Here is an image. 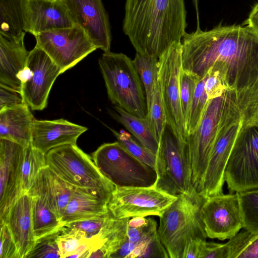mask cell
<instances>
[{"mask_svg": "<svg viewBox=\"0 0 258 258\" xmlns=\"http://www.w3.org/2000/svg\"><path fill=\"white\" fill-rule=\"evenodd\" d=\"M182 39V69L200 80L218 63L228 89L241 93L258 83V35L247 26L197 27Z\"/></svg>", "mask_w": 258, "mask_h": 258, "instance_id": "obj_1", "label": "cell"}, {"mask_svg": "<svg viewBox=\"0 0 258 258\" xmlns=\"http://www.w3.org/2000/svg\"><path fill=\"white\" fill-rule=\"evenodd\" d=\"M186 16L184 0H126L123 31L137 53L159 58L181 41Z\"/></svg>", "mask_w": 258, "mask_h": 258, "instance_id": "obj_2", "label": "cell"}, {"mask_svg": "<svg viewBox=\"0 0 258 258\" xmlns=\"http://www.w3.org/2000/svg\"><path fill=\"white\" fill-rule=\"evenodd\" d=\"M249 105L245 91L227 89L221 96L209 100L197 127L187 136L192 183L197 194L216 140L225 129L244 117Z\"/></svg>", "mask_w": 258, "mask_h": 258, "instance_id": "obj_3", "label": "cell"}, {"mask_svg": "<svg viewBox=\"0 0 258 258\" xmlns=\"http://www.w3.org/2000/svg\"><path fill=\"white\" fill-rule=\"evenodd\" d=\"M205 198L181 194L160 218L158 233L169 257L182 258L187 243L192 239L207 237L201 208Z\"/></svg>", "mask_w": 258, "mask_h": 258, "instance_id": "obj_4", "label": "cell"}, {"mask_svg": "<svg viewBox=\"0 0 258 258\" xmlns=\"http://www.w3.org/2000/svg\"><path fill=\"white\" fill-rule=\"evenodd\" d=\"M98 63L111 102L131 114L146 117V95L133 60L109 51L102 54Z\"/></svg>", "mask_w": 258, "mask_h": 258, "instance_id": "obj_5", "label": "cell"}, {"mask_svg": "<svg viewBox=\"0 0 258 258\" xmlns=\"http://www.w3.org/2000/svg\"><path fill=\"white\" fill-rule=\"evenodd\" d=\"M46 164L73 186L91 191L109 203L115 186L100 172L90 157L77 145L68 144L45 154Z\"/></svg>", "mask_w": 258, "mask_h": 258, "instance_id": "obj_6", "label": "cell"}, {"mask_svg": "<svg viewBox=\"0 0 258 258\" xmlns=\"http://www.w3.org/2000/svg\"><path fill=\"white\" fill-rule=\"evenodd\" d=\"M155 170L157 179L155 186L157 188L176 197L198 195L192 183L186 143L178 141L167 126L159 143Z\"/></svg>", "mask_w": 258, "mask_h": 258, "instance_id": "obj_7", "label": "cell"}, {"mask_svg": "<svg viewBox=\"0 0 258 258\" xmlns=\"http://www.w3.org/2000/svg\"><path fill=\"white\" fill-rule=\"evenodd\" d=\"M93 160L101 174L116 187H150L156 182L155 169L118 141L101 145L93 153Z\"/></svg>", "mask_w": 258, "mask_h": 258, "instance_id": "obj_8", "label": "cell"}, {"mask_svg": "<svg viewBox=\"0 0 258 258\" xmlns=\"http://www.w3.org/2000/svg\"><path fill=\"white\" fill-rule=\"evenodd\" d=\"M230 193L258 189V122L244 117L224 173Z\"/></svg>", "mask_w": 258, "mask_h": 258, "instance_id": "obj_9", "label": "cell"}, {"mask_svg": "<svg viewBox=\"0 0 258 258\" xmlns=\"http://www.w3.org/2000/svg\"><path fill=\"white\" fill-rule=\"evenodd\" d=\"M182 68V44L179 41L172 44L158 58V87L167 126L178 141L186 143L187 134L180 102V74Z\"/></svg>", "mask_w": 258, "mask_h": 258, "instance_id": "obj_10", "label": "cell"}, {"mask_svg": "<svg viewBox=\"0 0 258 258\" xmlns=\"http://www.w3.org/2000/svg\"><path fill=\"white\" fill-rule=\"evenodd\" d=\"M34 36L36 44L47 54L61 73L97 49L85 32L75 25L43 32Z\"/></svg>", "mask_w": 258, "mask_h": 258, "instance_id": "obj_11", "label": "cell"}, {"mask_svg": "<svg viewBox=\"0 0 258 258\" xmlns=\"http://www.w3.org/2000/svg\"><path fill=\"white\" fill-rule=\"evenodd\" d=\"M177 197L150 187H116L108 204L110 213L117 218L160 217Z\"/></svg>", "mask_w": 258, "mask_h": 258, "instance_id": "obj_12", "label": "cell"}, {"mask_svg": "<svg viewBox=\"0 0 258 258\" xmlns=\"http://www.w3.org/2000/svg\"><path fill=\"white\" fill-rule=\"evenodd\" d=\"M61 74L59 67L36 44L29 51L22 77L21 93L25 103L32 110H43L52 85Z\"/></svg>", "mask_w": 258, "mask_h": 258, "instance_id": "obj_13", "label": "cell"}, {"mask_svg": "<svg viewBox=\"0 0 258 258\" xmlns=\"http://www.w3.org/2000/svg\"><path fill=\"white\" fill-rule=\"evenodd\" d=\"M201 215L207 237L230 239L243 228L238 192L205 198Z\"/></svg>", "mask_w": 258, "mask_h": 258, "instance_id": "obj_14", "label": "cell"}, {"mask_svg": "<svg viewBox=\"0 0 258 258\" xmlns=\"http://www.w3.org/2000/svg\"><path fill=\"white\" fill-rule=\"evenodd\" d=\"M74 25L81 28L97 49L110 51L111 35L102 0H60Z\"/></svg>", "mask_w": 258, "mask_h": 258, "instance_id": "obj_15", "label": "cell"}, {"mask_svg": "<svg viewBox=\"0 0 258 258\" xmlns=\"http://www.w3.org/2000/svg\"><path fill=\"white\" fill-rule=\"evenodd\" d=\"M25 147L0 138V220L6 223L11 208L23 194L21 166Z\"/></svg>", "mask_w": 258, "mask_h": 258, "instance_id": "obj_16", "label": "cell"}, {"mask_svg": "<svg viewBox=\"0 0 258 258\" xmlns=\"http://www.w3.org/2000/svg\"><path fill=\"white\" fill-rule=\"evenodd\" d=\"M244 117L225 129L216 140L202 182L200 196L206 198L223 194L225 168Z\"/></svg>", "mask_w": 258, "mask_h": 258, "instance_id": "obj_17", "label": "cell"}, {"mask_svg": "<svg viewBox=\"0 0 258 258\" xmlns=\"http://www.w3.org/2000/svg\"><path fill=\"white\" fill-rule=\"evenodd\" d=\"M88 128L64 119L34 120L31 144L46 154L51 149L64 145H77L78 138Z\"/></svg>", "mask_w": 258, "mask_h": 258, "instance_id": "obj_18", "label": "cell"}, {"mask_svg": "<svg viewBox=\"0 0 258 258\" xmlns=\"http://www.w3.org/2000/svg\"><path fill=\"white\" fill-rule=\"evenodd\" d=\"M73 26L60 0H27L26 32L35 36Z\"/></svg>", "mask_w": 258, "mask_h": 258, "instance_id": "obj_19", "label": "cell"}, {"mask_svg": "<svg viewBox=\"0 0 258 258\" xmlns=\"http://www.w3.org/2000/svg\"><path fill=\"white\" fill-rule=\"evenodd\" d=\"M75 188L46 166L40 170L27 193L42 199L61 220Z\"/></svg>", "mask_w": 258, "mask_h": 258, "instance_id": "obj_20", "label": "cell"}, {"mask_svg": "<svg viewBox=\"0 0 258 258\" xmlns=\"http://www.w3.org/2000/svg\"><path fill=\"white\" fill-rule=\"evenodd\" d=\"M6 224L16 244L19 258H26L36 241L33 228L32 198L28 193L23 194L14 204Z\"/></svg>", "mask_w": 258, "mask_h": 258, "instance_id": "obj_21", "label": "cell"}, {"mask_svg": "<svg viewBox=\"0 0 258 258\" xmlns=\"http://www.w3.org/2000/svg\"><path fill=\"white\" fill-rule=\"evenodd\" d=\"M24 40V37L10 39L0 35V84L20 92L29 53Z\"/></svg>", "mask_w": 258, "mask_h": 258, "instance_id": "obj_22", "label": "cell"}, {"mask_svg": "<svg viewBox=\"0 0 258 258\" xmlns=\"http://www.w3.org/2000/svg\"><path fill=\"white\" fill-rule=\"evenodd\" d=\"M26 103L0 110V138L17 142L25 147L31 143L35 119Z\"/></svg>", "mask_w": 258, "mask_h": 258, "instance_id": "obj_23", "label": "cell"}, {"mask_svg": "<svg viewBox=\"0 0 258 258\" xmlns=\"http://www.w3.org/2000/svg\"><path fill=\"white\" fill-rule=\"evenodd\" d=\"M108 213L107 202L89 190L75 187L61 221L64 225Z\"/></svg>", "mask_w": 258, "mask_h": 258, "instance_id": "obj_24", "label": "cell"}, {"mask_svg": "<svg viewBox=\"0 0 258 258\" xmlns=\"http://www.w3.org/2000/svg\"><path fill=\"white\" fill-rule=\"evenodd\" d=\"M27 0H0V35L10 39L25 37Z\"/></svg>", "mask_w": 258, "mask_h": 258, "instance_id": "obj_25", "label": "cell"}, {"mask_svg": "<svg viewBox=\"0 0 258 258\" xmlns=\"http://www.w3.org/2000/svg\"><path fill=\"white\" fill-rule=\"evenodd\" d=\"M113 116L143 146L157 153L159 143L155 138L149 117H140L129 113L118 106L113 107Z\"/></svg>", "mask_w": 258, "mask_h": 258, "instance_id": "obj_26", "label": "cell"}, {"mask_svg": "<svg viewBox=\"0 0 258 258\" xmlns=\"http://www.w3.org/2000/svg\"><path fill=\"white\" fill-rule=\"evenodd\" d=\"M130 218H117L109 212L100 235L104 242L100 248L103 258H111L127 240V229Z\"/></svg>", "mask_w": 258, "mask_h": 258, "instance_id": "obj_27", "label": "cell"}, {"mask_svg": "<svg viewBox=\"0 0 258 258\" xmlns=\"http://www.w3.org/2000/svg\"><path fill=\"white\" fill-rule=\"evenodd\" d=\"M31 197L33 228L36 240L59 230L64 224L47 204L38 196Z\"/></svg>", "mask_w": 258, "mask_h": 258, "instance_id": "obj_28", "label": "cell"}, {"mask_svg": "<svg viewBox=\"0 0 258 258\" xmlns=\"http://www.w3.org/2000/svg\"><path fill=\"white\" fill-rule=\"evenodd\" d=\"M133 61L144 88L148 110L158 84V58L137 52Z\"/></svg>", "mask_w": 258, "mask_h": 258, "instance_id": "obj_29", "label": "cell"}, {"mask_svg": "<svg viewBox=\"0 0 258 258\" xmlns=\"http://www.w3.org/2000/svg\"><path fill=\"white\" fill-rule=\"evenodd\" d=\"M45 154L31 144L25 147L21 166V184L23 193H27L40 170L46 166Z\"/></svg>", "mask_w": 258, "mask_h": 258, "instance_id": "obj_30", "label": "cell"}, {"mask_svg": "<svg viewBox=\"0 0 258 258\" xmlns=\"http://www.w3.org/2000/svg\"><path fill=\"white\" fill-rule=\"evenodd\" d=\"M127 235L128 240L136 244V247L147 244L159 237L156 221L141 216L130 219Z\"/></svg>", "mask_w": 258, "mask_h": 258, "instance_id": "obj_31", "label": "cell"}, {"mask_svg": "<svg viewBox=\"0 0 258 258\" xmlns=\"http://www.w3.org/2000/svg\"><path fill=\"white\" fill-rule=\"evenodd\" d=\"M228 258H258V232L244 230L226 243Z\"/></svg>", "mask_w": 258, "mask_h": 258, "instance_id": "obj_32", "label": "cell"}, {"mask_svg": "<svg viewBox=\"0 0 258 258\" xmlns=\"http://www.w3.org/2000/svg\"><path fill=\"white\" fill-rule=\"evenodd\" d=\"M243 220V228L258 232V189L238 192Z\"/></svg>", "mask_w": 258, "mask_h": 258, "instance_id": "obj_33", "label": "cell"}, {"mask_svg": "<svg viewBox=\"0 0 258 258\" xmlns=\"http://www.w3.org/2000/svg\"><path fill=\"white\" fill-rule=\"evenodd\" d=\"M114 136L132 155L155 169L156 153L143 146L123 130L117 132L110 128Z\"/></svg>", "mask_w": 258, "mask_h": 258, "instance_id": "obj_34", "label": "cell"}, {"mask_svg": "<svg viewBox=\"0 0 258 258\" xmlns=\"http://www.w3.org/2000/svg\"><path fill=\"white\" fill-rule=\"evenodd\" d=\"M207 77L208 73L199 80L197 83L186 129L187 137L197 127L210 100L205 90V83Z\"/></svg>", "mask_w": 258, "mask_h": 258, "instance_id": "obj_35", "label": "cell"}, {"mask_svg": "<svg viewBox=\"0 0 258 258\" xmlns=\"http://www.w3.org/2000/svg\"><path fill=\"white\" fill-rule=\"evenodd\" d=\"M199 80L196 76L182 68L180 74V102L186 132L192 102Z\"/></svg>", "mask_w": 258, "mask_h": 258, "instance_id": "obj_36", "label": "cell"}, {"mask_svg": "<svg viewBox=\"0 0 258 258\" xmlns=\"http://www.w3.org/2000/svg\"><path fill=\"white\" fill-rule=\"evenodd\" d=\"M88 238L84 232L63 226L58 238L60 257H72Z\"/></svg>", "mask_w": 258, "mask_h": 258, "instance_id": "obj_37", "label": "cell"}, {"mask_svg": "<svg viewBox=\"0 0 258 258\" xmlns=\"http://www.w3.org/2000/svg\"><path fill=\"white\" fill-rule=\"evenodd\" d=\"M147 115L149 117L152 132L159 143L166 128L167 121L158 84L153 94Z\"/></svg>", "mask_w": 258, "mask_h": 258, "instance_id": "obj_38", "label": "cell"}, {"mask_svg": "<svg viewBox=\"0 0 258 258\" xmlns=\"http://www.w3.org/2000/svg\"><path fill=\"white\" fill-rule=\"evenodd\" d=\"M60 229L37 239L33 248L26 258L60 257L58 245V238Z\"/></svg>", "mask_w": 258, "mask_h": 258, "instance_id": "obj_39", "label": "cell"}, {"mask_svg": "<svg viewBox=\"0 0 258 258\" xmlns=\"http://www.w3.org/2000/svg\"><path fill=\"white\" fill-rule=\"evenodd\" d=\"M109 214H107L71 222L63 226L70 228H74L85 233L88 237H91L99 234Z\"/></svg>", "mask_w": 258, "mask_h": 258, "instance_id": "obj_40", "label": "cell"}, {"mask_svg": "<svg viewBox=\"0 0 258 258\" xmlns=\"http://www.w3.org/2000/svg\"><path fill=\"white\" fill-rule=\"evenodd\" d=\"M205 83V90L209 100L221 96L228 88L224 78L216 68L212 66L208 72Z\"/></svg>", "mask_w": 258, "mask_h": 258, "instance_id": "obj_41", "label": "cell"}, {"mask_svg": "<svg viewBox=\"0 0 258 258\" xmlns=\"http://www.w3.org/2000/svg\"><path fill=\"white\" fill-rule=\"evenodd\" d=\"M0 258H19L16 244L6 223L1 224Z\"/></svg>", "mask_w": 258, "mask_h": 258, "instance_id": "obj_42", "label": "cell"}, {"mask_svg": "<svg viewBox=\"0 0 258 258\" xmlns=\"http://www.w3.org/2000/svg\"><path fill=\"white\" fill-rule=\"evenodd\" d=\"M199 258H228V248L226 243L202 241Z\"/></svg>", "mask_w": 258, "mask_h": 258, "instance_id": "obj_43", "label": "cell"}, {"mask_svg": "<svg viewBox=\"0 0 258 258\" xmlns=\"http://www.w3.org/2000/svg\"><path fill=\"white\" fill-rule=\"evenodd\" d=\"M24 103L20 92L0 84V110Z\"/></svg>", "mask_w": 258, "mask_h": 258, "instance_id": "obj_44", "label": "cell"}, {"mask_svg": "<svg viewBox=\"0 0 258 258\" xmlns=\"http://www.w3.org/2000/svg\"><path fill=\"white\" fill-rule=\"evenodd\" d=\"M202 239L191 240L186 245L182 258H199Z\"/></svg>", "mask_w": 258, "mask_h": 258, "instance_id": "obj_45", "label": "cell"}, {"mask_svg": "<svg viewBox=\"0 0 258 258\" xmlns=\"http://www.w3.org/2000/svg\"><path fill=\"white\" fill-rule=\"evenodd\" d=\"M243 25H246L258 35V3L252 8L248 18L243 22Z\"/></svg>", "mask_w": 258, "mask_h": 258, "instance_id": "obj_46", "label": "cell"}, {"mask_svg": "<svg viewBox=\"0 0 258 258\" xmlns=\"http://www.w3.org/2000/svg\"><path fill=\"white\" fill-rule=\"evenodd\" d=\"M192 2L194 4L195 7L196 8V13H197V21H198L197 27H199L200 25H199V19L198 2V0H192Z\"/></svg>", "mask_w": 258, "mask_h": 258, "instance_id": "obj_47", "label": "cell"}, {"mask_svg": "<svg viewBox=\"0 0 258 258\" xmlns=\"http://www.w3.org/2000/svg\"><path fill=\"white\" fill-rule=\"evenodd\" d=\"M255 120L257 122H258V104H257L256 111H255Z\"/></svg>", "mask_w": 258, "mask_h": 258, "instance_id": "obj_48", "label": "cell"}]
</instances>
